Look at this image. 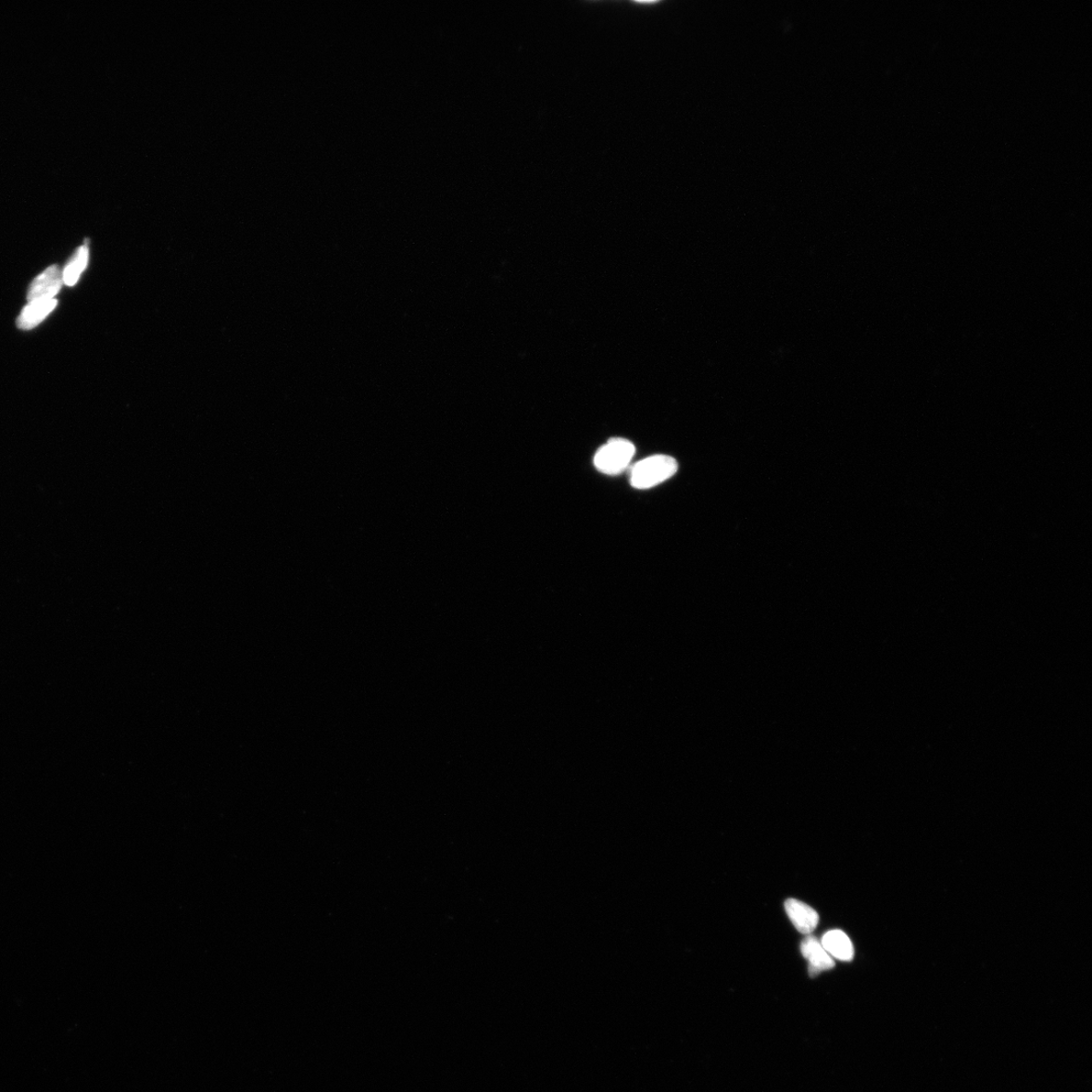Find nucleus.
<instances>
[{"mask_svg":"<svg viewBox=\"0 0 1092 1092\" xmlns=\"http://www.w3.org/2000/svg\"><path fill=\"white\" fill-rule=\"evenodd\" d=\"M674 458L657 455L635 463L631 471V483L638 490H647L674 477L678 471Z\"/></svg>","mask_w":1092,"mask_h":1092,"instance_id":"nucleus-1","label":"nucleus"},{"mask_svg":"<svg viewBox=\"0 0 1092 1092\" xmlns=\"http://www.w3.org/2000/svg\"><path fill=\"white\" fill-rule=\"evenodd\" d=\"M635 455L630 440L613 438L596 452L594 465L600 472L616 476L624 471Z\"/></svg>","mask_w":1092,"mask_h":1092,"instance_id":"nucleus-2","label":"nucleus"},{"mask_svg":"<svg viewBox=\"0 0 1092 1092\" xmlns=\"http://www.w3.org/2000/svg\"><path fill=\"white\" fill-rule=\"evenodd\" d=\"M63 283L59 267L48 268L31 283L28 293L29 303L54 299V296L61 290Z\"/></svg>","mask_w":1092,"mask_h":1092,"instance_id":"nucleus-3","label":"nucleus"},{"mask_svg":"<svg viewBox=\"0 0 1092 1092\" xmlns=\"http://www.w3.org/2000/svg\"><path fill=\"white\" fill-rule=\"evenodd\" d=\"M785 910L794 926L801 934L810 935L819 924V913L797 899H788L785 902Z\"/></svg>","mask_w":1092,"mask_h":1092,"instance_id":"nucleus-4","label":"nucleus"},{"mask_svg":"<svg viewBox=\"0 0 1092 1092\" xmlns=\"http://www.w3.org/2000/svg\"><path fill=\"white\" fill-rule=\"evenodd\" d=\"M801 952L804 958L808 959L811 976L819 975L822 971L835 967L834 959L814 936L810 935L802 942Z\"/></svg>","mask_w":1092,"mask_h":1092,"instance_id":"nucleus-5","label":"nucleus"},{"mask_svg":"<svg viewBox=\"0 0 1092 1092\" xmlns=\"http://www.w3.org/2000/svg\"><path fill=\"white\" fill-rule=\"evenodd\" d=\"M824 950L833 957L849 962L854 958V947L849 937L840 930L827 932L822 940Z\"/></svg>","mask_w":1092,"mask_h":1092,"instance_id":"nucleus-6","label":"nucleus"},{"mask_svg":"<svg viewBox=\"0 0 1092 1092\" xmlns=\"http://www.w3.org/2000/svg\"><path fill=\"white\" fill-rule=\"evenodd\" d=\"M58 302L55 299L29 303L18 319V326L21 330H30L39 325L45 319Z\"/></svg>","mask_w":1092,"mask_h":1092,"instance_id":"nucleus-7","label":"nucleus"},{"mask_svg":"<svg viewBox=\"0 0 1092 1092\" xmlns=\"http://www.w3.org/2000/svg\"><path fill=\"white\" fill-rule=\"evenodd\" d=\"M88 262V248L87 243L85 245L80 247L75 252L68 267L63 271V282L66 285L72 286L80 280L81 274L85 270Z\"/></svg>","mask_w":1092,"mask_h":1092,"instance_id":"nucleus-8","label":"nucleus"}]
</instances>
